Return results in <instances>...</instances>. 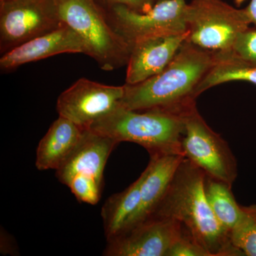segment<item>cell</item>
I'll use <instances>...</instances> for the list:
<instances>
[{"label": "cell", "mask_w": 256, "mask_h": 256, "mask_svg": "<svg viewBox=\"0 0 256 256\" xmlns=\"http://www.w3.org/2000/svg\"><path fill=\"white\" fill-rule=\"evenodd\" d=\"M166 256H210V254L196 242L183 227L180 238L170 248Z\"/></svg>", "instance_id": "22"}, {"label": "cell", "mask_w": 256, "mask_h": 256, "mask_svg": "<svg viewBox=\"0 0 256 256\" xmlns=\"http://www.w3.org/2000/svg\"><path fill=\"white\" fill-rule=\"evenodd\" d=\"M188 40L212 52H228L242 32L252 24L245 8L237 9L222 0H192L188 4Z\"/></svg>", "instance_id": "5"}, {"label": "cell", "mask_w": 256, "mask_h": 256, "mask_svg": "<svg viewBox=\"0 0 256 256\" xmlns=\"http://www.w3.org/2000/svg\"><path fill=\"white\" fill-rule=\"evenodd\" d=\"M184 110L150 109L132 110L120 106L88 128L118 142H134L143 146L150 156L181 154L185 117ZM88 129V128H87Z\"/></svg>", "instance_id": "3"}, {"label": "cell", "mask_w": 256, "mask_h": 256, "mask_svg": "<svg viewBox=\"0 0 256 256\" xmlns=\"http://www.w3.org/2000/svg\"><path fill=\"white\" fill-rule=\"evenodd\" d=\"M230 82H246L256 86V65L239 60L228 52H216L214 66L197 88V96Z\"/></svg>", "instance_id": "17"}, {"label": "cell", "mask_w": 256, "mask_h": 256, "mask_svg": "<svg viewBox=\"0 0 256 256\" xmlns=\"http://www.w3.org/2000/svg\"><path fill=\"white\" fill-rule=\"evenodd\" d=\"M60 20L78 34L92 57L102 70L127 65L132 45L111 24L98 0H54Z\"/></svg>", "instance_id": "4"}, {"label": "cell", "mask_w": 256, "mask_h": 256, "mask_svg": "<svg viewBox=\"0 0 256 256\" xmlns=\"http://www.w3.org/2000/svg\"><path fill=\"white\" fill-rule=\"evenodd\" d=\"M107 6L122 5L133 11L144 13L149 12L158 0H98Z\"/></svg>", "instance_id": "23"}, {"label": "cell", "mask_w": 256, "mask_h": 256, "mask_svg": "<svg viewBox=\"0 0 256 256\" xmlns=\"http://www.w3.org/2000/svg\"><path fill=\"white\" fill-rule=\"evenodd\" d=\"M234 1H235L236 4L239 6L244 2L245 0H234Z\"/></svg>", "instance_id": "25"}, {"label": "cell", "mask_w": 256, "mask_h": 256, "mask_svg": "<svg viewBox=\"0 0 256 256\" xmlns=\"http://www.w3.org/2000/svg\"><path fill=\"white\" fill-rule=\"evenodd\" d=\"M180 222L151 216L107 242L106 256H166L181 236Z\"/></svg>", "instance_id": "10"}, {"label": "cell", "mask_w": 256, "mask_h": 256, "mask_svg": "<svg viewBox=\"0 0 256 256\" xmlns=\"http://www.w3.org/2000/svg\"><path fill=\"white\" fill-rule=\"evenodd\" d=\"M184 158L181 154L150 156L149 164L141 174L142 181L139 208L127 230L152 215Z\"/></svg>", "instance_id": "14"}, {"label": "cell", "mask_w": 256, "mask_h": 256, "mask_svg": "<svg viewBox=\"0 0 256 256\" xmlns=\"http://www.w3.org/2000/svg\"><path fill=\"white\" fill-rule=\"evenodd\" d=\"M204 192L216 218L230 235L242 212V206L237 203L232 186L205 175Z\"/></svg>", "instance_id": "18"}, {"label": "cell", "mask_w": 256, "mask_h": 256, "mask_svg": "<svg viewBox=\"0 0 256 256\" xmlns=\"http://www.w3.org/2000/svg\"><path fill=\"white\" fill-rule=\"evenodd\" d=\"M230 242L246 256H256V204L242 206V215L230 232Z\"/></svg>", "instance_id": "19"}, {"label": "cell", "mask_w": 256, "mask_h": 256, "mask_svg": "<svg viewBox=\"0 0 256 256\" xmlns=\"http://www.w3.org/2000/svg\"><path fill=\"white\" fill-rule=\"evenodd\" d=\"M102 185L90 175L77 174L72 178L68 186L79 202L96 205L100 198Z\"/></svg>", "instance_id": "20"}, {"label": "cell", "mask_w": 256, "mask_h": 256, "mask_svg": "<svg viewBox=\"0 0 256 256\" xmlns=\"http://www.w3.org/2000/svg\"><path fill=\"white\" fill-rule=\"evenodd\" d=\"M204 178L201 170L184 158L151 216L180 222L210 256H244L212 212L205 195Z\"/></svg>", "instance_id": "1"}, {"label": "cell", "mask_w": 256, "mask_h": 256, "mask_svg": "<svg viewBox=\"0 0 256 256\" xmlns=\"http://www.w3.org/2000/svg\"><path fill=\"white\" fill-rule=\"evenodd\" d=\"M250 24L256 26V0H252L248 6L245 8Z\"/></svg>", "instance_id": "24"}, {"label": "cell", "mask_w": 256, "mask_h": 256, "mask_svg": "<svg viewBox=\"0 0 256 256\" xmlns=\"http://www.w3.org/2000/svg\"><path fill=\"white\" fill-rule=\"evenodd\" d=\"M84 130V128L60 116L38 143L37 169L40 171L58 169L80 141Z\"/></svg>", "instance_id": "15"}, {"label": "cell", "mask_w": 256, "mask_h": 256, "mask_svg": "<svg viewBox=\"0 0 256 256\" xmlns=\"http://www.w3.org/2000/svg\"><path fill=\"white\" fill-rule=\"evenodd\" d=\"M142 174L124 191L114 194L106 200L101 210L107 242L127 230L140 204Z\"/></svg>", "instance_id": "16"}, {"label": "cell", "mask_w": 256, "mask_h": 256, "mask_svg": "<svg viewBox=\"0 0 256 256\" xmlns=\"http://www.w3.org/2000/svg\"><path fill=\"white\" fill-rule=\"evenodd\" d=\"M54 0H0V52L63 26Z\"/></svg>", "instance_id": "7"}, {"label": "cell", "mask_w": 256, "mask_h": 256, "mask_svg": "<svg viewBox=\"0 0 256 256\" xmlns=\"http://www.w3.org/2000/svg\"><path fill=\"white\" fill-rule=\"evenodd\" d=\"M215 63V52L186 40L162 72L139 84H124L120 106L132 110L188 108L196 104L197 88Z\"/></svg>", "instance_id": "2"}, {"label": "cell", "mask_w": 256, "mask_h": 256, "mask_svg": "<svg viewBox=\"0 0 256 256\" xmlns=\"http://www.w3.org/2000/svg\"><path fill=\"white\" fill-rule=\"evenodd\" d=\"M124 94V86L105 85L82 78L60 94L56 110L60 116L87 129L120 106Z\"/></svg>", "instance_id": "9"}, {"label": "cell", "mask_w": 256, "mask_h": 256, "mask_svg": "<svg viewBox=\"0 0 256 256\" xmlns=\"http://www.w3.org/2000/svg\"><path fill=\"white\" fill-rule=\"evenodd\" d=\"M188 36V32L146 37L134 42L127 64L126 84H139L162 72Z\"/></svg>", "instance_id": "11"}, {"label": "cell", "mask_w": 256, "mask_h": 256, "mask_svg": "<svg viewBox=\"0 0 256 256\" xmlns=\"http://www.w3.org/2000/svg\"><path fill=\"white\" fill-rule=\"evenodd\" d=\"M184 156L206 176L232 186L238 176V164L228 143L214 131L192 106L185 117L182 143Z\"/></svg>", "instance_id": "6"}, {"label": "cell", "mask_w": 256, "mask_h": 256, "mask_svg": "<svg viewBox=\"0 0 256 256\" xmlns=\"http://www.w3.org/2000/svg\"><path fill=\"white\" fill-rule=\"evenodd\" d=\"M119 143L112 138L84 129L80 141L56 170L58 181L68 186L77 174H87L102 183L104 172L109 156Z\"/></svg>", "instance_id": "13"}, {"label": "cell", "mask_w": 256, "mask_h": 256, "mask_svg": "<svg viewBox=\"0 0 256 256\" xmlns=\"http://www.w3.org/2000/svg\"><path fill=\"white\" fill-rule=\"evenodd\" d=\"M186 0H158L149 12L141 13L122 5L109 6L111 24L131 45L146 37L188 32Z\"/></svg>", "instance_id": "8"}, {"label": "cell", "mask_w": 256, "mask_h": 256, "mask_svg": "<svg viewBox=\"0 0 256 256\" xmlns=\"http://www.w3.org/2000/svg\"><path fill=\"white\" fill-rule=\"evenodd\" d=\"M228 52L239 60L256 65V28H248L242 32Z\"/></svg>", "instance_id": "21"}, {"label": "cell", "mask_w": 256, "mask_h": 256, "mask_svg": "<svg viewBox=\"0 0 256 256\" xmlns=\"http://www.w3.org/2000/svg\"><path fill=\"white\" fill-rule=\"evenodd\" d=\"M62 54H86L82 38L66 24L6 52L0 58V68L2 72H9L24 64Z\"/></svg>", "instance_id": "12"}]
</instances>
